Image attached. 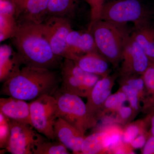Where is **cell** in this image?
Listing matches in <instances>:
<instances>
[{"label":"cell","instance_id":"obj_18","mask_svg":"<svg viewBox=\"0 0 154 154\" xmlns=\"http://www.w3.org/2000/svg\"><path fill=\"white\" fill-rule=\"evenodd\" d=\"M131 36L143 50L152 63H154V28L147 23L136 26Z\"/></svg>","mask_w":154,"mask_h":154},{"label":"cell","instance_id":"obj_27","mask_svg":"<svg viewBox=\"0 0 154 154\" xmlns=\"http://www.w3.org/2000/svg\"><path fill=\"white\" fill-rule=\"evenodd\" d=\"M10 119L0 112V147L7 149L11 138Z\"/></svg>","mask_w":154,"mask_h":154},{"label":"cell","instance_id":"obj_16","mask_svg":"<svg viewBox=\"0 0 154 154\" xmlns=\"http://www.w3.org/2000/svg\"><path fill=\"white\" fill-rule=\"evenodd\" d=\"M69 50L75 58L93 52H99L94 36L91 32H82L72 30L67 37Z\"/></svg>","mask_w":154,"mask_h":154},{"label":"cell","instance_id":"obj_34","mask_svg":"<svg viewBox=\"0 0 154 154\" xmlns=\"http://www.w3.org/2000/svg\"><path fill=\"white\" fill-rule=\"evenodd\" d=\"M150 115V132L152 135L154 136V112L151 113Z\"/></svg>","mask_w":154,"mask_h":154},{"label":"cell","instance_id":"obj_7","mask_svg":"<svg viewBox=\"0 0 154 154\" xmlns=\"http://www.w3.org/2000/svg\"><path fill=\"white\" fill-rule=\"evenodd\" d=\"M30 104L32 126L48 139L54 140V125L58 118L55 98L54 96L44 95Z\"/></svg>","mask_w":154,"mask_h":154},{"label":"cell","instance_id":"obj_23","mask_svg":"<svg viewBox=\"0 0 154 154\" xmlns=\"http://www.w3.org/2000/svg\"><path fill=\"white\" fill-rule=\"evenodd\" d=\"M127 101L126 95L120 90L111 94L104 103L100 112L99 119L104 116L106 113L116 112Z\"/></svg>","mask_w":154,"mask_h":154},{"label":"cell","instance_id":"obj_6","mask_svg":"<svg viewBox=\"0 0 154 154\" xmlns=\"http://www.w3.org/2000/svg\"><path fill=\"white\" fill-rule=\"evenodd\" d=\"M61 91L88 97L100 76L85 71L74 61L63 59L60 67Z\"/></svg>","mask_w":154,"mask_h":154},{"label":"cell","instance_id":"obj_11","mask_svg":"<svg viewBox=\"0 0 154 154\" xmlns=\"http://www.w3.org/2000/svg\"><path fill=\"white\" fill-rule=\"evenodd\" d=\"M115 77H102L96 83L87 97L86 105L89 115L95 121L98 122L104 103L111 95L114 84Z\"/></svg>","mask_w":154,"mask_h":154},{"label":"cell","instance_id":"obj_33","mask_svg":"<svg viewBox=\"0 0 154 154\" xmlns=\"http://www.w3.org/2000/svg\"><path fill=\"white\" fill-rule=\"evenodd\" d=\"M142 153L154 154V136L151 135L142 148Z\"/></svg>","mask_w":154,"mask_h":154},{"label":"cell","instance_id":"obj_22","mask_svg":"<svg viewBox=\"0 0 154 154\" xmlns=\"http://www.w3.org/2000/svg\"><path fill=\"white\" fill-rule=\"evenodd\" d=\"M150 115L144 119L138 120L127 125L123 129L122 141L125 143L130 144L138 136L148 133L147 126L150 123Z\"/></svg>","mask_w":154,"mask_h":154},{"label":"cell","instance_id":"obj_30","mask_svg":"<svg viewBox=\"0 0 154 154\" xmlns=\"http://www.w3.org/2000/svg\"><path fill=\"white\" fill-rule=\"evenodd\" d=\"M116 113V118L119 122L124 124L132 120L136 115L133 109L130 106L122 105Z\"/></svg>","mask_w":154,"mask_h":154},{"label":"cell","instance_id":"obj_24","mask_svg":"<svg viewBox=\"0 0 154 154\" xmlns=\"http://www.w3.org/2000/svg\"><path fill=\"white\" fill-rule=\"evenodd\" d=\"M45 139L36 146L33 154H68V149L60 142Z\"/></svg>","mask_w":154,"mask_h":154},{"label":"cell","instance_id":"obj_5","mask_svg":"<svg viewBox=\"0 0 154 154\" xmlns=\"http://www.w3.org/2000/svg\"><path fill=\"white\" fill-rule=\"evenodd\" d=\"M149 14L138 0H117L105 4L99 20L122 25L132 22L137 26L147 23Z\"/></svg>","mask_w":154,"mask_h":154},{"label":"cell","instance_id":"obj_3","mask_svg":"<svg viewBox=\"0 0 154 154\" xmlns=\"http://www.w3.org/2000/svg\"><path fill=\"white\" fill-rule=\"evenodd\" d=\"M124 25L99 20L89 25L88 29L99 53L114 66L121 61L125 46L130 37Z\"/></svg>","mask_w":154,"mask_h":154},{"label":"cell","instance_id":"obj_1","mask_svg":"<svg viewBox=\"0 0 154 154\" xmlns=\"http://www.w3.org/2000/svg\"><path fill=\"white\" fill-rule=\"evenodd\" d=\"M17 27L11 38L16 51L22 57L24 66L54 70L60 68L63 58L53 52L42 23L17 21Z\"/></svg>","mask_w":154,"mask_h":154},{"label":"cell","instance_id":"obj_28","mask_svg":"<svg viewBox=\"0 0 154 154\" xmlns=\"http://www.w3.org/2000/svg\"><path fill=\"white\" fill-rule=\"evenodd\" d=\"M120 90L123 91L127 97L128 101L129 102L130 106L132 107L135 113L139 111L140 109V102L139 96L137 91L126 84L120 83Z\"/></svg>","mask_w":154,"mask_h":154},{"label":"cell","instance_id":"obj_15","mask_svg":"<svg viewBox=\"0 0 154 154\" xmlns=\"http://www.w3.org/2000/svg\"><path fill=\"white\" fill-rule=\"evenodd\" d=\"M0 112L11 120L31 125L30 104L10 96L0 99Z\"/></svg>","mask_w":154,"mask_h":154},{"label":"cell","instance_id":"obj_14","mask_svg":"<svg viewBox=\"0 0 154 154\" xmlns=\"http://www.w3.org/2000/svg\"><path fill=\"white\" fill-rule=\"evenodd\" d=\"M24 62L19 54L8 45L0 47V82L4 83L19 74Z\"/></svg>","mask_w":154,"mask_h":154},{"label":"cell","instance_id":"obj_19","mask_svg":"<svg viewBox=\"0 0 154 154\" xmlns=\"http://www.w3.org/2000/svg\"><path fill=\"white\" fill-rule=\"evenodd\" d=\"M107 137V132L105 129L86 137L82 144L81 154L106 153Z\"/></svg>","mask_w":154,"mask_h":154},{"label":"cell","instance_id":"obj_32","mask_svg":"<svg viewBox=\"0 0 154 154\" xmlns=\"http://www.w3.org/2000/svg\"><path fill=\"white\" fill-rule=\"evenodd\" d=\"M151 135L150 133L139 135L130 143L131 146L133 149H142Z\"/></svg>","mask_w":154,"mask_h":154},{"label":"cell","instance_id":"obj_17","mask_svg":"<svg viewBox=\"0 0 154 154\" xmlns=\"http://www.w3.org/2000/svg\"><path fill=\"white\" fill-rule=\"evenodd\" d=\"M74 61L85 71L102 78L108 75L110 72L108 61L99 52L86 54Z\"/></svg>","mask_w":154,"mask_h":154},{"label":"cell","instance_id":"obj_10","mask_svg":"<svg viewBox=\"0 0 154 154\" xmlns=\"http://www.w3.org/2000/svg\"><path fill=\"white\" fill-rule=\"evenodd\" d=\"M122 76L142 75L152 63L140 45L130 36L122 57Z\"/></svg>","mask_w":154,"mask_h":154},{"label":"cell","instance_id":"obj_20","mask_svg":"<svg viewBox=\"0 0 154 154\" xmlns=\"http://www.w3.org/2000/svg\"><path fill=\"white\" fill-rule=\"evenodd\" d=\"M77 0H49L47 17H57L68 18L74 11Z\"/></svg>","mask_w":154,"mask_h":154},{"label":"cell","instance_id":"obj_4","mask_svg":"<svg viewBox=\"0 0 154 154\" xmlns=\"http://www.w3.org/2000/svg\"><path fill=\"white\" fill-rule=\"evenodd\" d=\"M57 106L58 118H60L83 133L97 124L89 115L86 104L80 96L59 89L54 94Z\"/></svg>","mask_w":154,"mask_h":154},{"label":"cell","instance_id":"obj_29","mask_svg":"<svg viewBox=\"0 0 154 154\" xmlns=\"http://www.w3.org/2000/svg\"><path fill=\"white\" fill-rule=\"evenodd\" d=\"M91 9V22L90 24L100 19L102 8L105 5L104 0H87Z\"/></svg>","mask_w":154,"mask_h":154},{"label":"cell","instance_id":"obj_8","mask_svg":"<svg viewBox=\"0 0 154 154\" xmlns=\"http://www.w3.org/2000/svg\"><path fill=\"white\" fill-rule=\"evenodd\" d=\"M41 23L45 35L54 53L63 58L74 60L67 42L68 35L72 30L68 18L48 17Z\"/></svg>","mask_w":154,"mask_h":154},{"label":"cell","instance_id":"obj_12","mask_svg":"<svg viewBox=\"0 0 154 154\" xmlns=\"http://www.w3.org/2000/svg\"><path fill=\"white\" fill-rule=\"evenodd\" d=\"M55 139L60 142L75 154H81L83 141L86 137L76 128L60 118H58L54 125Z\"/></svg>","mask_w":154,"mask_h":154},{"label":"cell","instance_id":"obj_9","mask_svg":"<svg viewBox=\"0 0 154 154\" xmlns=\"http://www.w3.org/2000/svg\"><path fill=\"white\" fill-rule=\"evenodd\" d=\"M9 119L11 135L6 150L12 154H33L38 144L46 139L32 125Z\"/></svg>","mask_w":154,"mask_h":154},{"label":"cell","instance_id":"obj_26","mask_svg":"<svg viewBox=\"0 0 154 154\" xmlns=\"http://www.w3.org/2000/svg\"><path fill=\"white\" fill-rule=\"evenodd\" d=\"M122 76L121 83L126 84L135 89L138 94L140 101L143 102L146 94L145 85L142 76Z\"/></svg>","mask_w":154,"mask_h":154},{"label":"cell","instance_id":"obj_31","mask_svg":"<svg viewBox=\"0 0 154 154\" xmlns=\"http://www.w3.org/2000/svg\"><path fill=\"white\" fill-rule=\"evenodd\" d=\"M0 14L15 17L16 7L12 0H0Z\"/></svg>","mask_w":154,"mask_h":154},{"label":"cell","instance_id":"obj_2","mask_svg":"<svg viewBox=\"0 0 154 154\" xmlns=\"http://www.w3.org/2000/svg\"><path fill=\"white\" fill-rule=\"evenodd\" d=\"M58 75L53 70L24 66L19 74L3 83L1 94L31 101L44 95L54 96L60 89Z\"/></svg>","mask_w":154,"mask_h":154},{"label":"cell","instance_id":"obj_25","mask_svg":"<svg viewBox=\"0 0 154 154\" xmlns=\"http://www.w3.org/2000/svg\"><path fill=\"white\" fill-rule=\"evenodd\" d=\"M17 22L15 16L0 14V41L11 38L15 33Z\"/></svg>","mask_w":154,"mask_h":154},{"label":"cell","instance_id":"obj_21","mask_svg":"<svg viewBox=\"0 0 154 154\" xmlns=\"http://www.w3.org/2000/svg\"><path fill=\"white\" fill-rule=\"evenodd\" d=\"M144 81L146 94L143 102L146 110L154 112V63L142 75Z\"/></svg>","mask_w":154,"mask_h":154},{"label":"cell","instance_id":"obj_13","mask_svg":"<svg viewBox=\"0 0 154 154\" xmlns=\"http://www.w3.org/2000/svg\"><path fill=\"white\" fill-rule=\"evenodd\" d=\"M16 7L17 21L28 20L41 23L47 17L49 0H12Z\"/></svg>","mask_w":154,"mask_h":154}]
</instances>
